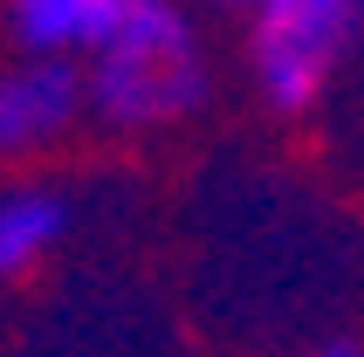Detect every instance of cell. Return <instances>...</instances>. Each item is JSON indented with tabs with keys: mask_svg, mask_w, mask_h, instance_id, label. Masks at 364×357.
I'll list each match as a JSON object with an SVG mask.
<instances>
[{
	"mask_svg": "<svg viewBox=\"0 0 364 357\" xmlns=\"http://www.w3.org/2000/svg\"><path fill=\"white\" fill-rule=\"evenodd\" d=\"M69 234H76V206H69L62 186H48V178L0 186V282L48 268L69 247Z\"/></svg>",
	"mask_w": 364,
	"mask_h": 357,
	"instance_id": "obj_4",
	"label": "cell"
},
{
	"mask_svg": "<svg viewBox=\"0 0 364 357\" xmlns=\"http://www.w3.org/2000/svg\"><path fill=\"white\" fill-rule=\"evenodd\" d=\"M213 97L200 14L186 0H124L110 35L82 55V103L110 138H159L193 124Z\"/></svg>",
	"mask_w": 364,
	"mask_h": 357,
	"instance_id": "obj_1",
	"label": "cell"
},
{
	"mask_svg": "<svg viewBox=\"0 0 364 357\" xmlns=\"http://www.w3.org/2000/svg\"><path fill=\"white\" fill-rule=\"evenodd\" d=\"M90 124L82 62L62 55H14L0 69V165H41Z\"/></svg>",
	"mask_w": 364,
	"mask_h": 357,
	"instance_id": "obj_3",
	"label": "cell"
},
{
	"mask_svg": "<svg viewBox=\"0 0 364 357\" xmlns=\"http://www.w3.org/2000/svg\"><path fill=\"white\" fill-rule=\"evenodd\" d=\"M309 357H364L358 343H323V351H309Z\"/></svg>",
	"mask_w": 364,
	"mask_h": 357,
	"instance_id": "obj_6",
	"label": "cell"
},
{
	"mask_svg": "<svg viewBox=\"0 0 364 357\" xmlns=\"http://www.w3.org/2000/svg\"><path fill=\"white\" fill-rule=\"evenodd\" d=\"M364 41V0H247L241 62L275 117H303L330 97Z\"/></svg>",
	"mask_w": 364,
	"mask_h": 357,
	"instance_id": "obj_2",
	"label": "cell"
},
{
	"mask_svg": "<svg viewBox=\"0 0 364 357\" xmlns=\"http://www.w3.org/2000/svg\"><path fill=\"white\" fill-rule=\"evenodd\" d=\"M206 7H227V14H241V7H247V0H206Z\"/></svg>",
	"mask_w": 364,
	"mask_h": 357,
	"instance_id": "obj_7",
	"label": "cell"
},
{
	"mask_svg": "<svg viewBox=\"0 0 364 357\" xmlns=\"http://www.w3.org/2000/svg\"><path fill=\"white\" fill-rule=\"evenodd\" d=\"M124 0H7V28H14L21 55H62L82 62L110 35Z\"/></svg>",
	"mask_w": 364,
	"mask_h": 357,
	"instance_id": "obj_5",
	"label": "cell"
}]
</instances>
